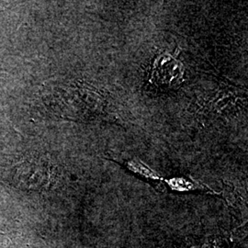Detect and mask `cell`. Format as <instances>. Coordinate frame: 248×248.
I'll return each instance as SVG.
<instances>
[{"instance_id": "1", "label": "cell", "mask_w": 248, "mask_h": 248, "mask_svg": "<svg viewBox=\"0 0 248 248\" xmlns=\"http://www.w3.org/2000/svg\"><path fill=\"white\" fill-rule=\"evenodd\" d=\"M184 67L167 53L159 54L153 64L150 81L162 89H177L183 81Z\"/></svg>"}]
</instances>
